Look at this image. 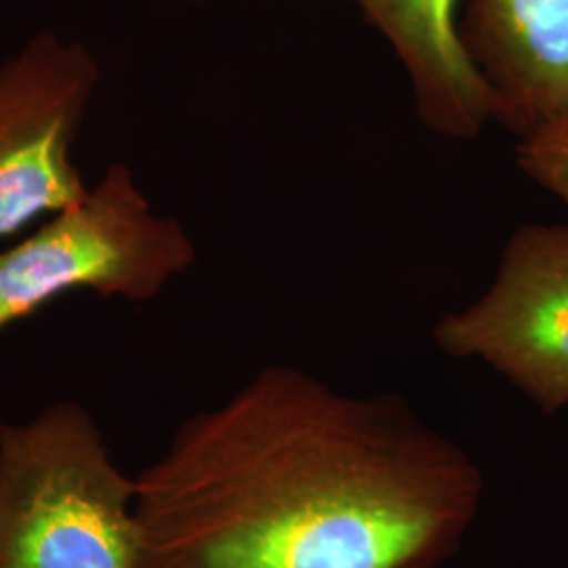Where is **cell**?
<instances>
[{
    "mask_svg": "<svg viewBox=\"0 0 568 568\" xmlns=\"http://www.w3.org/2000/svg\"><path fill=\"white\" fill-rule=\"evenodd\" d=\"M194 260L187 230L154 213L133 173L112 164L81 204L0 251V333L79 288L150 302Z\"/></svg>",
    "mask_w": 568,
    "mask_h": 568,
    "instance_id": "obj_3",
    "label": "cell"
},
{
    "mask_svg": "<svg viewBox=\"0 0 568 568\" xmlns=\"http://www.w3.org/2000/svg\"><path fill=\"white\" fill-rule=\"evenodd\" d=\"M516 163L532 182L568 204V126L523 140Z\"/></svg>",
    "mask_w": 568,
    "mask_h": 568,
    "instance_id": "obj_8",
    "label": "cell"
},
{
    "mask_svg": "<svg viewBox=\"0 0 568 568\" xmlns=\"http://www.w3.org/2000/svg\"><path fill=\"white\" fill-rule=\"evenodd\" d=\"M429 568H445V565H443V567H429Z\"/></svg>",
    "mask_w": 568,
    "mask_h": 568,
    "instance_id": "obj_9",
    "label": "cell"
},
{
    "mask_svg": "<svg viewBox=\"0 0 568 568\" xmlns=\"http://www.w3.org/2000/svg\"><path fill=\"white\" fill-rule=\"evenodd\" d=\"M135 495L81 405L0 422V568H142Z\"/></svg>",
    "mask_w": 568,
    "mask_h": 568,
    "instance_id": "obj_2",
    "label": "cell"
},
{
    "mask_svg": "<svg viewBox=\"0 0 568 568\" xmlns=\"http://www.w3.org/2000/svg\"><path fill=\"white\" fill-rule=\"evenodd\" d=\"M389 42L413 87L417 114L448 140H471L495 103L459 39L462 0H352Z\"/></svg>",
    "mask_w": 568,
    "mask_h": 568,
    "instance_id": "obj_7",
    "label": "cell"
},
{
    "mask_svg": "<svg viewBox=\"0 0 568 568\" xmlns=\"http://www.w3.org/2000/svg\"><path fill=\"white\" fill-rule=\"evenodd\" d=\"M453 358L480 361L544 408L568 406V225L518 227L493 284L434 328Z\"/></svg>",
    "mask_w": 568,
    "mask_h": 568,
    "instance_id": "obj_4",
    "label": "cell"
},
{
    "mask_svg": "<svg viewBox=\"0 0 568 568\" xmlns=\"http://www.w3.org/2000/svg\"><path fill=\"white\" fill-rule=\"evenodd\" d=\"M100 65L44 32L0 65V241L89 196L72 159Z\"/></svg>",
    "mask_w": 568,
    "mask_h": 568,
    "instance_id": "obj_5",
    "label": "cell"
},
{
    "mask_svg": "<svg viewBox=\"0 0 568 568\" xmlns=\"http://www.w3.org/2000/svg\"><path fill=\"white\" fill-rule=\"evenodd\" d=\"M142 568H429L485 495L476 459L396 394L270 365L135 476Z\"/></svg>",
    "mask_w": 568,
    "mask_h": 568,
    "instance_id": "obj_1",
    "label": "cell"
},
{
    "mask_svg": "<svg viewBox=\"0 0 568 568\" xmlns=\"http://www.w3.org/2000/svg\"><path fill=\"white\" fill-rule=\"evenodd\" d=\"M459 39L520 142L568 126V0H466Z\"/></svg>",
    "mask_w": 568,
    "mask_h": 568,
    "instance_id": "obj_6",
    "label": "cell"
}]
</instances>
